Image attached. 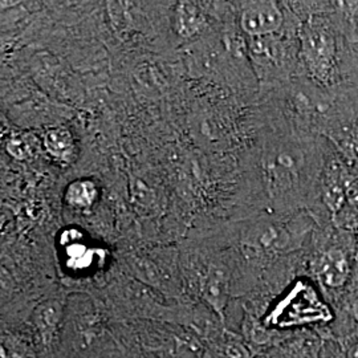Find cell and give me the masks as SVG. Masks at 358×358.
I'll list each match as a JSON object with an SVG mask.
<instances>
[{
  "mask_svg": "<svg viewBox=\"0 0 358 358\" xmlns=\"http://www.w3.org/2000/svg\"><path fill=\"white\" fill-rule=\"evenodd\" d=\"M205 17L201 10L190 3L182 4L177 13V26L179 32L185 36L195 35L202 26H203Z\"/></svg>",
  "mask_w": 358,
  "mask_h": 358,
  "instance_id": "8fae6325",
  "label": "cell"
},
{
  "mask_svg": "<svg viewBox=\"0 0 358 358\" xmlns=\"http://www.w3.org/2000/svg\"><path fill=\"white\" fill-rule=\"evenodd\" d=\"M1 358H41L24 320L1 321Z\"/></svg>",
  "mask_w": 358,
  "mask_h": 358,
  "instance_id": "ba28073f",
  "label": "cell"
},
{
  "mask_svg": "<svg viewBox=\"0 0 358 358\" xmlns=\"http://www.w3.org/2000/svg\"><path fill=\"white\" fill-rule=\"evenodd\" d=\"M282 23L284 13L273 1L247 3L241 13V27L244 34L252 38L275 35Z\"/></svg>",
  "mask_w": 358,
  "mask_h": 358,
  "instance_id": "52a82bcc",
  "label": "cell"
},
{
  "mask_svg": "<svg viewBox=\"0 0 358 358\" xmlns=\"http://www.w3.org/2000/svg\"><path fill=\"white\" fill-rule=\"evenodd\" d=\"M66 300L51 296L38 301L27 315L26 327L41 358H55L64 324Z\"/></svg>",
  "mask_w": 358,
  "mask_h": 358,
  "instance_id": "5b68a950",
  "label": "cell"
},
{
  "mask_svg": "<svg viewBox=\"0 0 358 358\" xmlns=\"http://www.w3.org/2000/svg\"><path fill=\"white\" fill-rule=\"evenodd\" d=\"M300 343H289L276 346L269 352L268 358H303Z\"/></svg>",
  "mask_w": 358,
  "mask_h": 358,
  "instance_id": "5bb4252c",
  "label": "cell"
},
{
  "mask_svg": "<svg viewBox=\"0 0 358 358\" xmlns=\"http://www.w3.org/2000/svg\"><path fill=\"white\" fill-rule=\"evenodd\" d=\"M127 348L105 308L90 297L66 299L64 324L55 358H127Z\"/></svg>",
  "mask_w": 358,
  "mask_h": 358,
  "instance_id": "7a4b0ae2",
  "label": "cell"
},
{
  "mask_svg": "<svg viewBox=\"0 0 358 358\" xmlns=\"http://www.w3.org/2000/svg\"><path fill=\"white\" fill-rule=\"evenodd\" d=\"M44 145L47 150L56 157H66L72 153L73 140L71 131L64 128H56L50 130L45 134Z\"/></svg>",
  "mask_w": 358,
  "mask_h": 358,
  "instance_id": "7c38bea8",
  "label": "cell"
},
{
  "mask_svg": "<svg viewBox=\"0 0 358 358\" xmlns=\"http://www.w3.org/2000/svg\"><path fill=\"white\" fill-rule=\"evenodd\" d=\"M260 171L273 208H294L304 205L316 187L320 173L317 152L296 137L271 138L262 149Z\"/></svg>",
  "mask_w": 358,
  "mask_h": 358,
  "instance_id": "6da1fadb",
  "label": "cell"
},
{
  "mask_svg": "<svg viewBox=\"0 0 358 358\" xmlns=\"http://www.w3.org/2000/svg\"><path fill=\"white\" fill-rule=\"evenodd\" d=\"M242 328H243L244 337L252 345L262 346L268 344L271 336L266 329L267 328L266 325L259 324L252 317H250V319L244 321Z\"/></svg>",
  "mask_w": 358,
  "mask_h": 358,
  "instance_id": "4fadbf2b",
  "label": "cell"
},
{
  "mask_svg": "<svg viewBox=\"0 0 358 358\" xmlns=\"http://www.w3.org/2000/svg\"><path fill=\"white\" fill-rule=\"evenodd\" d=\"M337 38L322 20H309L301 32V56L308 73L321 85H329L337 68Z\"/></svg>",
  "mask_w": 358,
  "mask_h": 358,
  "instance_id": "277c9868",
  "label": "cell"
},
{
  "mask_svg": "<svg viewBox=\"0 0 358 358\" xmlns=\"http://www.w3.org/2000/svg\"><path fill=\"white\" fill-rule=\"evenodd\" d=\"M328 315L329 312L327 307L321 306L316 297H310L307 294H294L282 301L280 306H278L269 315L266 321V327L288 328L306 325L310 322L325 320Z\"/></svg>",
  "mask_w": 358,
  "mask_h": 358,
  "instance_id": "8992f818",
  "label": "cell"
},
{
  "mask_svg": "<svg viewBox=\"0 0 358 358\" xmlns=\"http://www.w3.org/2000/svg\"><path fill=\"white\" fill-rule=\"evenodd\" d=\"M352 312H353L355 319L358 321V294L356 296V299H355L353 304H352Z\"/></svg>",
  "mask_w": 358,
  "mask_h": 358,
  "instance_id": "e0dca14e",
  "label": "cell"
},
{
  "mask_svg": "<svg viewBox=\"0 0 358 358\" xmlns=\"http://www.w3.org/2000/svg\"><path fill=\"white\" fill-rule=\"evenodd\" d=\"M306 224L276 217L245 222L239 229V242L262 254H284L300 247L306 238Z\"/></svg>",
  "mask_w": 358,
  "mask_h": 358,
  "instance_id": "3957f363",
  "label": "cell"
},
{
  "mask_svg": "<svg viewBox=\"0 0 358 358\" xmlns=\"http://www.w3.org/2000/svg\"><path fill=\"white\" fill-rule=\"evenodd\" d=\"M66 202L77 208H88L97 199L96 185L90 180H77L66 190Z\"/></svg>",
  "mask_w": 358,
  "mask_h": 358,
  "instance_id": "30bf717a",
  "label": "cell"
},
{
  "mask_svg": "<svg viewBox=\"0 0 358 358\" xmlns=\"http://www.w3.org/2000/svg\"><path fill=\"white\" fill-rule=\"evenodd\" d=\"M349 275L350 264L344 251L331 248L321 256L317 266V276L325 287L331 289L341 288L348 282Z\"/></svg>",
  "mask_w": 358,
  "mask_h": 358,
  "instance_id": "9c48e42d",
  "label": "cell"
},
{
  "mask_svg": "<svg viewBox=\"0 0 358 358\" xmlns=\"http://www.w3.org/2000/svg\"><path fill=\"white\" fill-rule=\"evenodd\" d=\"M346 356H348V358H358V340L348 349Z\"/></svg>",
  "mask_w": 358,
  "mask_h": 358,
  "instance_id": "2e32d148",
  "label": "cell"
},
{
  "mask_svg": "<svg viewBox=\"0 0 358 358\" xmlns=\"http://www.w3.org/2000/svg\"><path fill=\"white\" fill-rule=\"evenodd\" d=\"M352 208L355 211H358V177L352 179V182L348 186L346 192V203L344 208Z\"/></svg>",
  "mask_w": 358,
  "mask_h": 358,
  "instance_id": "9a60e30c",
  "label": "cell"
}]
</instances>
